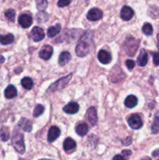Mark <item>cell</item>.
Listing matches in <instances>:
<instances>
[{
	"label": "cell",
	"instance_id": "41",
	"mask_svg": "<svg viewBox=\"0 0 159 160\" xmlns=\"http://www.w3.org/2000/svg\"><path fill=\"white\" fill-rule=\"evenodd\" d=\"M20 160H25V159H20Z\"/></svg>",
	"mask_w": 159,
	"mask_h": 160
},
{
	"label": "cell",
	"instance_id": "28",
	"mask_svg": "<svg viewBox=\"0 0 159 160\" xmlns=\"http://www.w3.org/2000/svg\"><path fill=\"white\" fill-rule=\"evenodd\" d=\"M44 110H45V108H44V106H42V105H40V104L37 105L34 109L33 116H34V117H39V116H41L42 113H43Z\"/></svg>",
	"mask_w": 159,
	"mask_h": 160
},
{
	"label": "cell",
	"instance_id": "8",
	"mask_svg": "<svg viewBox=\"0 0 159 160\" xmlns=\"http://www.w3.org/2000/svg\"><path fill=\"white\" fill-rule=\"evenodd\" d=\"M87 120L90 122V125L91 126H95L98 123V116H97V111L96 109L93 106L87 109Z\"/></svg>",
	"mask_w": 159,
	"mask_h": 160
},
{
	"label": "cell",
	"instance_id": "13",
	"mask_svg": "<svg viewBox=\"0 0 159 160\" xmlns=\"http://www.w3.org/2000/svg\"><path fill=\"white\" fill-rule=\"evenodd\" d=\"M98 59L101 63L108 64L112 60V56H111V54L108 52H107L106 50L101 49L100 50L98 54Z\"/></svg>",
	"mask_w": 159,
	"mask_h": 160
},
{
	"label": "cell",
	"instance_id": "17",
	"mask_svg": "<svg viewBox=\"0 0 159 160\" xmlns=\"http://www.w3.org/2000/svg\"><path fill=\"white\" fill-rule=\"evenodd\" d=\"M76 146V142H75L73 139H72L71 138H67L64 141L63 148L65 152H70L75 149Z\"/></svg>",
	"mask_w": 159,
	"mask_h": 160
},
{
	"label": "cell",
	"instance_id": "35",
	"mask_svg": "<svg viewBox=\"0 0 159 160\" xmlns=\"http://www.w3.org/2000/svg\"><path fill=\"white\" fill-rule=\"evenodd\" d=\"M113 160H126V158L123 155H116L114 156Z\"/></svg>",
	"mask_w": 159,
	"mask_h": 160
},
{
	"label": "cell",
	"instance_id": "27",
	"mask_svg": "<svg viewBox=\"0 0 159 160\" xmlns=\"http://www.w3.org/2000/svg\"><path fill=\"white\" fill-rule=\"evenodd\" d=\"M151 131L153 134H157L159 131V117L156 116L151 126Z\"/></svg>",
	"mask_w": 159,
	"mask_h": 160
},
{
	"label": "cell",
	"instance_id": "25",
	"mask_svg": "<svg viewBox=\"0 0 159 160\" xmlns=\"http://www.w3.org/2000/svg\"><path fill=\"white\" fill-rule=\"evenodd\" d=\"M142 31H143V34L146 35H151L153 34V27L151 23H146L142 28Z\"/></svg>",
	"mask_w": 159,
	"mask_h": 160
},
{
	"label": "cell",
	"instance_id": "12",
	"mask_svg": "<svg viewBox=\"0 0 159 160\" xmlns=\"http://www.w3.org/2000/svg\"><path fill=\"white\" fill-rule=\"evenodd\" d=\"M61 131L59 128L56 126H52L50 128L48 134V141L49 142H53L59 137Z\"/></svg>",
	"mask_w": 159,
	"mask_h": 160
},
{
	"label": "cell",
	"instance_id": "32",
	"mask_svg": "<svg viewBox=\"0 0 159 160\" xmlns=\"http://www.w3.org/2000/svg\"><path fill=\"white\" fill-rule=\"evenodd\" d=\"M153 62L154 65L159 66V52L153 53Z\"/></svg>",
	"mask_w": 159,
	"mask_h": 160
},
{
	"label": "cell",
	"instance_id": "39",
	"mask_svg": "<svg viewBox=\"0 0 159 160\" xmlns=\"http://www.w3.org/2000/svg\"><path fill=\"white\" fill-rule=\"evenodd\" d=\"M141 160H151V159H150V158L146 157V158H144V159H141Z\"/></svg>",
	"mask_w": 159,
	"mask_h": 160
},
{
	"label": "cell",
	"instance_id": "31",
	"mask_svg": "<svg viewBox=\"0 0 159 160\" xmlns=\"http://www.w3.org/2000/svg\"><path fill=\"white\" fill-rule=\"evenodd\" d=\"M71 3V1H67V0H60V1L58 2V6L59 7H65V6H67L68 5H70Z\"/></svg>",
	"mask_w": 159,
	"mask_h": 160
},
{
	"label": "cell",
	"instance_id": "4",
	"mask_svg": "<svg viewBox=\"0 0 159 160\" xmlns=\"http://www.w3.org/2000/svg\"><path fill=\"white\" fill-rule=\"evenodd\" d=\"M139 46V41L136 39L129 38L125 42V49H126V53L129 56H132L137 51V48Z\"/></svg>",
	"mask_w": 159,
	"mask_h": 160
},
{
	"label": "cell",
	"instance_id": "16",
	"mask_svg": "<svg viewBox=\"0 0 159 160\" xmlns=\"http://www.w3.org/2000/svg\"><path fill=\"white\" fill-rule=\"evenodd\" d=\"M19 127L26 132H31L32 130V123L26 118H22L19 122Z\"/></svg>",
	"mask_w": 159,
	"mask_h": 160
},
{
	"label": "cell",
	"instance_id": "29",
	"mask_svg": "<svg viewBox=\"0 0 159 160\" xmlns=\"http://www.w3.org/2000/svg\"><path fill=\"white\" fill-rule=\"evenodd\" d=\"M36 4H37V9H38L39 10H41V9H46L48 2H47L46 1H37Z\"/></svg>",
	"mask_w": 159,
	"mask_h": 160
},
{
	"label": "cell",
	"instance_id": "7",
	"mask_svg": "<svg viewBox=\"0 0 159 160\" xmlns=\"http://www.w3.org/2000/svg\"><path fill=\"white\" fill-rule=\"evenodd\" d=\"M31 37L32 38L34 42H40L43 40L45 38V33L44 31L39 27H34L31 32Z\"/></svg>",
	"mask_w": 159,
	"mask_h": 160
},
{
	"label": "cell",
	"instance_id": "34",
	"mask_svg": "<svg viewBox=\"0 0 159 160\" xmlns=\"http://www.w3.org/2000/svg\"><path fill=\"white\" fill-rule=\"evenodd\" d=\"M131 142H132V139H131L129 137L126 138V140L122 141V143H123V145H130Z\"/></svg>",
	"mask_w": 159,
	"mask_h": 160
},
{
	"label": "cell",
	"instance_id": "24",
	"mask_svg": "<svg viewBox=\"0 0 159 160\" xmlns=\"http://www.w3.org/2000/svg\"><path fill=\"white\" fill-rule=\"evenodd\" d=\"M21 84L25 89H26V90H31L33 88V86H34V82H33L31 78L26 77V78H23L22 79Z\"/></svg>",
	"mask_w": 159,
	"mask_h": 160
},
{
	"label": "cell",
	"instance_id": "3",
	"mask_svg": "<svg viewBox=\"0 0 159 160\" xmlns=\"http://www.w3.org/2000/svg\"><path fill=\"white\" fill-rule=\"evenodd\" d=\"M72 78V73H70V75H67V76L63 77V78H60V79L58 80L57 81H55V83H53L52 84H51V86L49 87L48 91L49 92H55V91L61 90V89L64 88L65 87L67 84L69 83L70 80Z\"/></svg>",
	"mask_w": 159,
	"mask_h": 160
},
{
	"label": "cell",
	"instance_id": "30",
	"mask_svg": "<svg viewBox=\"0 0 159 160\" xmlns=\"http://www.w3.org/2000/svg\"><path fill=\"white\" fill-rule=\"evenodd\" d=\"M136 65V62L132 59H127L126 62V66L129 70H132Z\"/></svg>",
	"mask_w": 159,
	"mask_h": 160
},
{
	"label": "cell",
	"instance_id": "9",
	"mask_svg": "<svg viewBox=\"0 0 159 160\" xmlns=\"http://www.w3.org/2000/svg\"><path fill=\"white\" fill-rule=\"evenodd\" d=\"M53 54V48L50 45H44L39 52V56L45 60H48Z\"/></svg>",
	"mask_w": 159,
	"mask_h": 160
},
{
	"label": "cell",
	"instance_id": "2",
	"mask_svg": "<svg viewBox=\"0 0 159 160\" xmlns=\"http://www.w3.org/2000/svg\"><path fill=\"white\" fill-rule=\"evenodd\" d=\"M89 38L87 37V34L81 38L80 40L78 42L76 47V53L78 56L84 57L87 56L90 52V42H89Z\"/></svg>",
	"mask_w": 159,
	"mask_h": 160
},
{
	"label": "cell",
	"instance_id": "14",
	"mask_svg": "<svg viewBox=\"0 0 159 160\" xmlns=\"http://www.w3.org/2000/svg\"><path fill=\"white\" fill-rule=\"evenodd\" d=\"M80 106L76 102H72L68 103L66 106H64L63 111L68 114H75L79 111Z\"/></svg>",
	"mask_w": 159,
	"mask_h": 160
},
{
	"label": "cell",
	"instance_id": "40",
	"mask_svg": "<svg viewBox=\"0 0 159 160\" xmlns=\"http://www.w3.org/2000/svg\"><path fill=\"white\" fill-rule=\"evenodd\" d=\"M40 160H51V159H40Z\"/></svg>",
	"mask_w": 159,
	"mask_h": 160
},
{
	"label": "cell",
	"instance_id": "42",
	"mask_svg": "<svg viewBox=\"0 0 159 160\" xmlns=\"http://www.w3.org/2000/svg\"><path fill=\"white\" fill-rule=\"evenodd\" d=\"M158 160H159V159H158Z\"/></svg>",
	"mask_w": 159,
	"mask_h": 160
},
{
	"label": "cell",
	"instance_id": "23",
	"mask_svg": "<svg viewBox=\"0 0 159 160\" xmlns=\"http://www.w3.org/2000/svg\"><path fill=\"white\" fill-rule=\"evenodd\" d=\"M88 131V127L86 123H80L76 127V132L78 135L84 137Z\"/></svg>",
	"mask_w": 159,
	"mask_h": 160
},
{
	"label": "cell",
	"instance_id": "1",
	"mask_svg": "<svg viewBox=\"0 0 159 160\" xmlns=\"http://www.w3.org/2000/svg\"><path fill=\"white\" fill-rule=\"evenodd\" d=\"M12 144L16 151L20 154H23L25 152V145L23 141V136L19 131L14 130L12 137Z\"/></svg>",
	"mask_w": 159,
	"mask_h": 160
},
{
	"label": "cell",
	"instance_id": "20",
	"mask_svg": "<svg viewBox=\"0 0 159 160\" xmlns=\"http://www.w3.org/2000/svg\"><path fill=\"white\" fill-rule=\"evenodd\" d=\"M61 31V25L59 23H57L56 25L52 27H50L48 29V32H47V34L49 38H54L59 34Z\"/></svg>",
	"mask_w": 159,
	"mask_h": 160
},
{
	"label": "cell",
	"instance_id": "38",
	"mask_svg": "<svg viewBox=\"0 0 159 160\" xmlns=\"http://www.w3.org/2000/svg\"><path fill=\"white\" fill-rule=\"evenodd\" d=\"M157 48L159 49V34H157Z\"/></svg>",
	"mask_w": 159,
	"mask_h": 160
},
{
	"label": "cell",
	"instance_id": "18",
	"mask_svg": "<svg viewBox=\"0 0 159 160\" xmlns=\"http://www.w3.org/2000/svg\"><path fill=\"white\" fill-rule=\"evenodd\" d=\"M148 61V56L147 53L146 52L144 49H142L140 51V55H139L138 58H137V63L140 67H144Z\"/></svg>",
	"mask_w": 159,
	"mask_h": 160
},
{
	"label": "cell",
	"instance_id": "22",
	"mask_svg": "<svg viewBox=\"0 0 159 160\" xmlns=\"http://www.w3.org/2000/svg\"><path fill=\"white\" fill-rule=\"evenodd\" d=\"M14 42V36L12 34H8L6 35H0V43L3 45H10Z\"/></svg>",
	"mask_w": 159,
	"mask_h": 160
},
{
	"label": "cell",
	"instance_id": "5",
	"mask_svg": "<svg viewBox=\"0 0 159 160\" xmlns=\"http://www.w3.org/2000/svg\"><path fill=\"white\" fill-rule=\"evenodd\" d=\"M128 124L129 125L132 129L138 130L142 128L143 126V122H142L141 118L137 114H133V115L130 116L129 118L128 119Z\"/></svg>",
	"mask_w": 159,
	"mask_h": 160
},
{
	"label": "cell",
	"instance_id": "15",
	"mask_svg": "<svg viewBox=\"0 0 159 160\" xmlns=\"http://www.w3.org/2000/svg\"><path fill=\"white\" fill-rule=\"evenodd\" d=\"M5 97L8 99H11V98H15L17 95V90L15 88V86L12 84H9L7 88H6L4 92Z\"/></svg>",
	"mask_w": 159,
	"mask_h": 160
},
{
	"label": "cell",
	"instance_id": "26",
	"mask_svg": "<svg viewBox=\"0 0 159 160\" xmlns=\"http://www.w3.org/2000/svg\"><path fill=\"white\" fill-rule=\"evenodd\" d=\"M5 17L8 19V20H9L11 22H13L15 20L16 17L15 10H13L12 9H9L8 10H6L5 12Z\"/></svg>",
	"mask_w": 159,
	"mask_h": 160
},
{
	"label": "cell",
	"instance_id": "10",
	"mask_svg": "<svg viewBox=\"0 0 159 160\" xmlns=\"http://www.w3.org/2000/svg\"><path fill=\"white\" fill-rule=\"evenodd\" d=\"M33 23V20L31 16L29 14H22L19 17V23L23 28H28Z\"/></svg>",
	"mask_w": 159,
	"mask_h": 160
},
{
	"label": "cell",
	"instance_id": "19",
	"mask_svg": "<svg viewBox=\"0 0 159 160\" xmlns=\"http://www.w3.org/2000/svg\"><path fill=\"white\" fill-rule=\"evenodd\" d=\"M71 59V55L69 52H61L60 56L59 58V62L60 66H65V64L68 63Z\"/></svg>",
	"mask_w": 159,
	"mask_h": 160
},
{
	"label": "cell",
	"instance_id": "33",
	"mask_svg": "<svg viewBox=\"0 0 159 160\" xmlns=\"http://www.w3.org/2000/svg\"><path fill=\"white\" fill-rule=\"evenodd\" d=\"M1 138L3 142H6L9 138V134L8 131H2L1 133Z\"/></svg>",
	"mask_w": 159,
	"mask_h": 160
},
{
	"label": "cell",
	"instance_id": "37",
	"mask_svg": "<svg viewBox=\"0 0 159 160\" xmlns=\"http://www.w3.org/2000/svg\"><path fill=\"white\" fill-rule=\"evenodd\" d=\"M5 61V58L2 56H0V63H2Z\"/></svg>",
	"mask_w": 159,
	"mask_h": 160
},
{
	"label": "cell",
	"instance_id": "36",
	"mask_svg": "<svg viewBox=\"0 0 159 160\" xmlns=\"http://www.w3.org/2000/svg\"><path fill=\"white\" fill-rule=\"evenodd\" d=\"M122 155H123L124 157H127L131 155V152L129 150H124V151L122 152Z\"/></svg>",
	"mask_w": 159,
	"mask_h": 160
},
{
	"label": "cell",
	"instance_id": "21",
	"mask_svg": "<svg viewBox=\"0 0 159 160\" xmlns=\"http://www.w3.org/2000/svg\"><path fill=\"white\" fill-rule=\"evenodd\" d=\"M137 104V98L134 95H129L127 98L125 100V106L127 108L132 109V108L135 107Z\"/></svg>",
	"mask_w": 159,
	"mask_h": 160
},
{
	"label": "cell",
	"instance_id": "6",
	"mask_svg": "<svg viewBox=\"0 0 159 160\" xmlns=\"http://www.w3.org/2000/svg\"><path fill=\"white\" fill-rule=\"evenodd\" d=\"M103 17V12L101 9H98V8H93L89 12H87V17L89 20L91 21H97V20L101 19Z\"/></svg>",
	"mask_w": 159,
	"mask_h": 160
},
{
	"label": "cell",
	"instance_id": "11",
	"mask_svg": "<svg viewBox=\"0 0 159 160\" xmlns=\"http://www.w3.org/2000/svg\"><path fill=\"white\" fill-rule=\"evenodd\" d=\"M120 16H121V18L123 19V20H129L132 19V17L134 16V11L132 10V9L131 7L128 6H125L122 8L121 9V13H120Z\"/></svg>",
	"mask_w": 159,
	"mask_h": 160
}]
</instances>
